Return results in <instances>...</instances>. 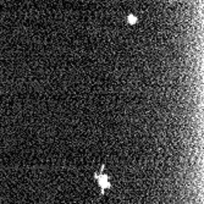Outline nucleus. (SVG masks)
<instances>
[{"instance_id": "1", "label": "nucleus", "mask_w": 204, "mask_h": 204, "mask_svg": "<svg viewBox=\"0 0 204 204\" xmlns=\"http://www.w3.org/2000/svg\"><path fill=\"white\" fill-rule=\"evenodd\" d=\"M95 177L102 180V181H100V186H102V188H103V189H104V188L110 187V183H109V182H105L106 180H108V176H98V175H95Z\"/></svg>"}, {"instance_id": "2", "label": "nucleus", "mask_w": 204, "mask_h": 204, "mask_svg": "<svg viewBox=\"0 0 204 204\" xmlns=\"http://www.w3.org/2000/svg\"><path fill=\"white\" fill-rule=\"evenodd\" d=\"M129 22L131 23V25H133V23H135V22H137V19H136L135 16H132V15H130V16H129Z\"/></svg>"}]
</instances>
